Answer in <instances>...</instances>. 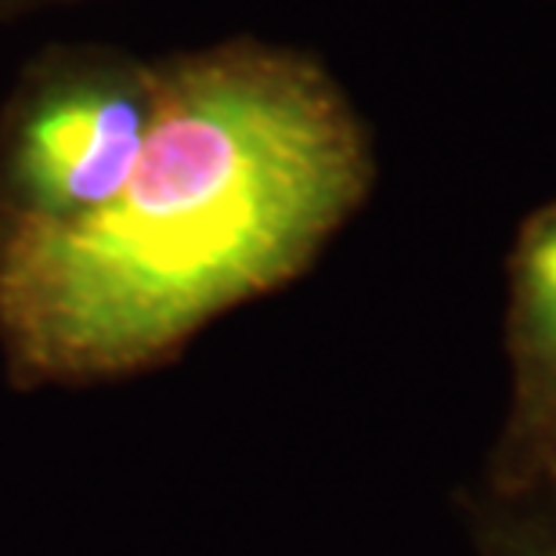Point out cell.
I'll use <instances>...</instances> for the list:
<instances>
[{
  "mask_svg": "<svg viewBox=\"0 0 556 556\" xmlns=\"http://www.w3.org/2000/svg\"><path fill=\"white\" fill-rule=\"evenodd\" d=\"M51 4H80V0H0V18L29 15V11H37V8H51Z\"/></svg>",
  "mask_w": 556,
  "mask_h": 556,
  "instance_id": "cell-5",
  "label": "cell"
},
{
  "mask_svg": "<svg viewBox=\"0 0 556 556\" xmlns=\"http://www.w3.org/2000/svg\"><path fill=\"white\" fill-rule=\"evenodd\" d=\"M160 109L113 203L0 247L15 391L155 372L315 268L376 185L372 135L315 54L236 37L155 62Z\"/></svg>",
  "mask_w": 556,
  "mask_h": 556,
  "instance_id": "cell-1",
  "label": "cell"
},
{
  "mask_svg": "<svg viewBox=\"0 0 556 556\" xmlns=\"http://www.w3.org/2000/svg\"><path fill=\"white\" fill-rule=\"evenodd\" d=\"M459 509L477 556H556V484L517 495L477 484Z\"/></svg>",
  "mask_w": 556,
  "mask_h": 556,
  "instance_id": "cell-4",
  "label": "cell"
},
{
  "mask_svg": "<svg viewBox=\"0 0 556 556\" xmlns=\"http://www.w3.org/2000/svg\"><path fill=\"white\" fill-rule=\"evenodd\" d=\"M503 343L509 408L481 484L517 495L556 484V199L520 220L509 247Z\"/></svg>",
  "mask_w": 556,
  "mask_h": 556,
  "instance_id": "cell-3",
  "label": "cell"
},
{
  "mask_svg": "<svg viewBox=\"0 0 556 556\" xmlns=\"http://www.w3.org/2000/svg\"><path fill=\"white\" fill-rule=\"evenodd\" d=\"M160 109L155 62L48 43L0 109V247L59 236L124 192Z\"/></svg>",
  "mask_w": 556,
  "mask_h": 556,
  "instance_id": "cell-2",
  "label": "cell"
}]
</instances>
